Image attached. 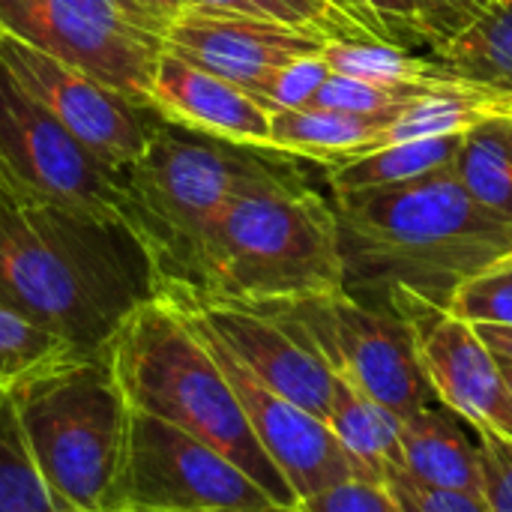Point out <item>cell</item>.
I'll return each mask as SVG.
<instances>
[{
	"label": "cell",
	"instance_id": "83f0119b",
	"mask_svg": "<svg viewBox=\"0 0 512 512\" xmlns=\"http://www.w3.org/2000/svg\"><path fill=\"white\" fill-rule=\"evenodd\" d=\"M447 312L468 324L512 327V261L465 282L447 303Z\"/></svg>",
	"mask_w": 512,
	"mask_h": 512
},
{
	"label": "cell",
	"instance_id": "f1b7e54d",
	"mask_svg": "<svg viewBox=\"0 0 512 512\" xmlns=\"http://www.w3.org/2000/svg\"><path fill=\"white\" fill-rule=\"evenodd\" d=\"M330 78V66L321 54H309L300 57L294 63H288L285 69H279L273 75V81L267 84L261 102L270 111H294V108H309L315 93L324 87V81Z\"/></svg>",
	"mask_w": 512,
	"mask_h": 512
},
{
	"label": "cell",
	"instance_id": "d590c367",
	"mask_svg": "<svg viewBox=\"0 0 512 512\" xmlns=\"http://www.w3.org/2000/svg\"><path fill=\"white\" fill-rule=\"evenodd\" d=\"M135 3H141L150 15H156V18L168 27V21H171L177 12H183L189 3H195V0H135Z\"/></svg>",
	"mask_w": 512,
	"mask_h": 512
},
{
	"label": "cell",
	"instance_id": "836d02e7",
	"mask_svg": "<svg viewBox=\"0 0 512 512\" xmlns=\"http://www.w3.org/2000/svg\"><path fill=\"white\" fill-rule=\"evenodd\" d=\"M387 486H390V492L402 501L405 512H444L438 507L432 489L423 486V483H417L414 477H408L399 465L387 471Z\"/></svg>",
	"mask_w": 512,
	"mask_h": 512
},
{
	"label": "cell",
	"instance_id": "603a6c76",
	"mask_svg": "<svg viewBox=\"0 0 512 512\" xmlns=\"http://www.w3.org/2000/svg\"><path fill=\"white\" fill-rule=\"evenodd\" d=\"M453 171L486 213L512 225V117H495L468 129Z\"/></svg>",
	"mask_w": 512,
	"mask_h": 512
},
{
	"label": "cell",
	"instance_id": "ac0fdd59",
	"mask_svg": "<svg viewBox=\"0 0 512 512\" xmlns=\"http://www.w3.org/2000/svg\"><path fill=\"white\" fill-rule=\"evenodd\" d=\"M387 126L390 123L327 108H294L273 111L270 138L279 153L318 162L321 168H336L378 150Z\"/></svg>",
	"mask_w": 512,
	"mask_h": 512
},
{
	"label": "cell",
	"instance_id": "7c38bea8",
	"mask_svg": "<svg viewBox=\"0 0 512 512\" xmlns=\"http://www.w3.org/2000/svg\"><path fill=\"white\" fill-rule=\"evenodd\" d=\"M387 309L411 327L417 357L441 405L468 426L498 432L512 441V387L477 330L417 297H393Z\"/></svg>",
	"mask_w": 512,
	"mask_h": 512
},
{
	"label": "cell",
	"instance_id": "d4e9b609",
	"mask_svg": "<svg viewBox=\"0 0 512 512\" xmlns=\"http://www.w3.org/2000/svg\"><path fill=\"white\" fill-rule=\"evenodd\" d=\"M66 354L75 351L63 339L0 303V396Z\"/></svg>",
	"mask_w": 512,
	"mask_h": 512
},
{
	"label": "cell",
	"instance_id": "3957f363",
	"mask_svg": "<svg viewBox=\"0 0 512 512\" xmlns=\"http://www.w3.org/2000/svg\"><path fill=\"white\" fill-rule=\"evenodd\" d=\"M306 159L159 120L141 159L117 171L123 219L150 255L159 294L192 291L207 231L246 192L309 186Z\"/></svg>",
	"mask_w": 512,
	"mask_h": 512
},
{
	"label": "cell",
	"instance_id": "d6a6232c",
	"mask_svg": "<svg viewBox=\"0 0 512 512\" xmlns=\"http://www.w3.org/2000/svg\"><path fill=\"white\" fill-rule=\"evenodd\" d=\"M474 432L480 447L483 501L489 512H512V441L489 429Z\"/></svg>",
	"mask_w": 512,
	"mask_h": 512
},
{
	"label": "cell",
	"instance_id": "44dd1931",
	"mask_svg": "<svg viewBox=\"0 0 512 512\" xmlns=\"http://www.w3.org/2000/svg\"><path fill=\"white\" fill-rule=\"evenodd\" d=\"M459 144H462V135H441V138L390 144V147L372 150L354 162L324 168V180L330 186V195H351V192L399 186V183L426 177L432 171L450 168Z\"/></svg>",
	"mask_w": 512,
	"mask_h": 512
},
{
	"label": "cell",
	"instance_id": "9a60e30c",
	"mask_svg": "<svg viewBox=\"0 0 512 512\" xmlns=\"http://www.w3.org/2000/svg\"><path fill=\"white\" fill-rule=\"evenodd\" d=\"M171 300L189 321L216 336L261 384L297 402L309 414L327 420L339 378L327 360L294 330L270 315L195 294H159Z\"/></svg>",
	"mask_w": 512,
	"mask_h": 512
},
{
	"label": "cell",
	"instance_id": "484cf974",
	"mask_svg": "<svg viewBox=\"0 0 512 512\" xmlns=\"http://www.w3.org/2000/svg\"><path fill=\"white\" fill-rule=\"evenodd\" d=\"M426 93L429 90H384V87L330 72V78L315 93L309 108H327V111H342V114L369 117L381 123H396L405 114V108L423 99Z\"/></svg>",
	"mask_w": 512,
	"mask_h": 512
},
{
	"label": "cell",
	"instance_id": "4fadbf2b",
	"mask_svg": "<svg viewBox=\"0 0 512 512\" xmlns=\"http://www.w3.org/2000/svg\"><path fill=\"white\" fill-rule=\"evenodd\" d=\"M162 42L177 57L261 99L279 69L300 57L321 54L327 36L273 18L189 3L168 21Z\"/></svg>",
	"mask_w": 512,
	"mask_h": 512
},
{
	"label": "cell",
	"instance_id": "74e56055",
	"mask_svg": "<svg viewBox=\"0 0 512 512\" xmlns=\"http://www.w3.org/2000/svg\"><path fill=\"white\" fill-rule=\"evenodd\" d=\"M501 363V369H504V375H507V381H510V387H512V363L510 360H498Z\"/></svg>",
	"mask_w": 512,
	"mask_h": 512
},
{
	"label": "cell",
	"instance_id": "f35d334b",
	"mask_svg": "<svg viewBox=\"0 0 512 512\" xmlns=\"http://www.w3.org/2000/svg\"><path fill=\"white\" fill-rule=\"evenodd\" d=\"M9 204H12V201H9V198H6V195L0 192V210H3V207H9Z\"/></svg>",
	"mask_w": 512,
	"mask_h": 512
},
{
	"label": "cell",
	"instance_id": "4316f807",
	"mask_svg": "<svg viewBox=\"0 0 512 512\" xmlns=\"http://www.w3.org/2000/svg\"><path fill=\"white\" fill-rule=\"evenodd\" d=\"M195 3L285 21V24L321 33L327 39H375V36H369L363 27H357L351 18H345L339 9H333L324 0H195Z\"/></svg>",
	"mask_w": 512,
	"mask_h": 512
},
{
	"label": "cell",
	"instance_id": "5bb4252c",
	"mask_svg": "<svg viewBox=\"0 0 512 512\" xmlns=\"http://www.w3.org/2000/svg\"><path fill=\"white\" fill-rule=\"evenodd\" d=\"M189 324L213 351L216 363L222 366L225 378L231 381V387L243 405V414H246L258 444L264 447L270 462L279 468V474L288 480L297 501H306V498H312L336 483H345V480H369L363 474V468L342 450V444L333 438L330 426L321 417L309 414L297 402H291V399L279 396L276 390H270L267 384H261L216 336H210L195 321H189Z\"/></svg>",
	"mask_w": 512,
	"mask_h": 512
},
{
	"label": "cell",
	"instance_id": "52a82bcc",
	"mask_svg": "<svg viewBox=\"0 0 512 512\" xmlns=\"http://www.w3.org/2000/svg\"><path fill=\"white\" fill-rule=\"evenodd\" d=\"M306 339L333 369V375L369 399L387 405L399 417H411L438 405L414 333L387 306H372L348 291L276 300L249 306Z\"/></svg>",
	"mask_w": 512,
	"mask_h": 512
},
{
	"label": "cell",
	"instance_id": "7a4b0ae2",
	"mask_svg": "<svg viewBox=\"0 0 512 512\" xmlns=\"http://www.w3.org/2000/svg\"><path fill=\"white\" fill-rule=\"evenodd\" d=\"M330 201L339 219L345 291L372 306L417 297L447 309L465 282L512 261V225L468 195L453 165Z\"/></svg>",
	"mask_w": 512,
	"mask_h": 512
},
{
	"label": "cell",
	"instance_id": "f546056e",
	"mask_svg": "<svg viewBox=\"0 0 512 512\" xmlns=\"http://www.w3.org/2000/svg\"><path fill=\"white\" fill-rule=\"evenodd\" d=\"M300 512H405V507L387 483L345 480L300 501Z\"/></svg>",
	"mask_w": 512,
	"mask_h": 512
},
{
	"label": "cell",
	"instance_id": "4dcf8cb0",
	"mask_svg": "<svg viewBox=\"0 0 512 512\" xmlns=\"http://www.w3.org/2000/svg\"><path fill=\"white\" fill-rule=\"evenodd\" d=\"M366 21L369 33L381 42L393 45H426L423 30H420V15L414 0H351Z\"/></svg>",
	"mask_w": 512,
	"mask_h": 512
},
{
	"label": "cell",
	"instance_id": "8fae6325",
	"mask_svg": "<svg viewBox=\"0 0 512 512\" xmlns=\"http://www.w3.org/2000/svg\"><path fill=\"white\" fill-rule=\"evenodd\" d=\"M0 66L84 150L114 171L141 159L162 120L153 105L138 102L9 33L0 39Z\"/></svg>",
	"mask_w": 512,
	"mask_h": 512
},
{
	"label": "cell",
	"instance_id": "8992f818",
	"mask_svg": "<svg viewBox=\"0 0 512 512\" xmlns=\"http://www.w3.org/2000/svg\"><path fill=\"white\" fill-rule=\"evenodd\" d=\"M27 453L63 512H117L129 411L111 354H66L12 393Z\"/></svg>",
	"mask_w": 512,
	"mask_h": 512
},
{
	"label": "cell",
	"instance_id": "5b68a950",
	"mask_svg": "<svg viewBox=\"0 0 512 512\" xmlns=\"http://www.w3.org/2000/svg\"><path fill=\"white\" fill-rule=\"evenodd\" d=\"M345 291L333 201L312 186L258 189L231 201L204 237L192 291L240 306Z\"/></svg>",
	"mask_w": 512,
	"mask_h": 512
},
{
	"label": "cell",
	"instance_id": "30bf717a",
	"mask_svg": "<svg viewBox=\"0 0 512 512\" xmlns=\"http://www.w3.org/2000/svg\"><path fill=\"white\" fill-rule=\"evenodd\" d=\"M0 192L12 204H54L99 219H123L114 168L84 150L0 66Z\"/></svg>",
	"mask_w": 512,
	"mask_h": 512
},
{
	"label": "cell",
	"instance_id": "ba28073f",
	"mask_svg": "<svg viewBox=\"0 0 512 512\" xmlns=\"http://www.w3.org/2000/svg\"><path fill=\"white\" fill-rule=\"evenodd\" d=\"M3 33L150 105L165 24L135 0H0Z\"/></svg>",
	"mask_w": 512,
	"mask_h": 512
},
{
	"label": "cell",
	"instance_id": "ffe728a7",
	"mask_svg": "<svg viewBox=\"0 0 512 512\" xmlns=\"http://www.w3.org/2000/svg\"><path fill=\"white\" fill-rule=\"evenodd\" d=\"M450 81L512 99V0H495L453 42L432 51Z\"/></svg>",
	"mask_w": 512,
	"mask_h": 512
},
{
	"label": "cell",
	"instance_id": "e575fe53",
	"mask_svg": "<svg viewBox=\"0 0 512 512\" xmlns=\"http://www.w3.org/2000/svg\"><path fill=\"white\" fill-rule=\"evenodd\" d=\"M471 327L498 360L512 363V327H501V324H471Z\"/></svg>",
	"mask_w": 512,
	"mask_h": 512
},
{
	"label": "cell",
	"instance_id": "9c48e42d",
	"mask_svg": "<svg viewBox=\"0 0 512 512\" xmlns=\"http://www.w3.org/2000/svg\"><path fill=\"white\" fill-rule=\"evenodd\" d=\"M117 512H300L276 504L243 468L189 432L129 411Z\"/></svg>",
	"mask_w": 512,
	"mask_h": 512
},
{
	"label": "cell",
	"instance_id": "cb8c5ba5",
	"mask_svg": "<svg viewBox=\"0 0 512 512\" xmlns=\"http://www.w3.org/2000/svg\"><path fill=\"white\" fill-rule=\"evenodd\" d=\"M0 512H63L27 453L12 396H0Z\"/></svg>",
	"mask_w": 512,
	"mask_h": 512
},
{
	"label": "cell",
	"instance_id": "7402d4cb",
	"mask_svg": "<svg viewBox=\"0 0 512 512\" xmlns=\"http://www.w3.org/2000/svg\"><path fill=\"white\" fill-rule=\"evenodd\" d=\"M321 57L330 72L384 90H432L450 81L432 54H411L408 48L381 39H327Z\"/></svg>",
	"mask_w": 512,
	"mask_h": 512
},
{
	"label": "cell",
	"instance_id": "d6986e66",
	"mask_svg": "<svg viewBox=\"0 0 512 512\" xmlns=\"http://www.w3.org/2000/svg\"><path fill=\"white\" fill-rule=\"evenodd\" d=\"M324 423L369 480L387 483V471L402 465L405 417L354 390L351 384H336V396Z\"/></svg>",
	"mask_w": 512,
	"mask_h": 512
},
{
	"label": "cell",
	"instance_id": "2e32d148",
	"mask_svg": "<svg viewBox=\"0 0 512 512\" xmlns=\"http://www.w3.org/2000/svg\"><path fill=\"white\" fill-rule=\"evenodd\" d=\"M150 105L177 126L273 150V111L261 99L168 48H162L153 69Z\"/></svg>",
	"mask_w": 512,
	"mask_h": 512
},
{
	"label": "cell",
	"instance_id": "1f68e13d",
	"mask_svg": "<svg viewBox=\"0 0 512 512\" xmlns=\"http://www.w3.org/2000/svg\"><path fill=\"white\" fill-rule=\"evenodd\" d=\"M420 15L423 42L438 51L471 27L495 0H414Z\"/></svg>",
	"mask_w": 512,
	"mask_h": 512
},
{
	"label": "cell",
	"instance_id": "277c9868",
	"mask_svg": "<svg viewBox=\"0 0 512 512\" xmlns=\"http://www.w3.org/2000/svg\"><path fill=\"white\" fill-rule=\"evenodd\" d=\"M135 411L153 414L210 444L243 468L276 504L300 510L288 480L258 444L243 405L207 342L165 297L144 303L108 348Z\"/></svg>",
	"mask_w": 512,
	"mask_h": 512
},
{
	"label": "cell",
	"instance_id": "8d00e7d4",
	"mask_svg": "<svg viewBox=\"0 0 512 512\" xmlns=\"http://www.w3.org/2000/svg\"><path fill=\"white\" fill-rule=\"evenodd\" d=\"M324 3H330L333 9H339V12H342L345 18H351V21H354L357 27H363V30L369 33V27H366V21L360 18V12H357V6H354L351 0H324ZM369 36H372V33H369Z\"/></svg>",
	"mask_w": 512,
	"mask_h": 512
},
{
	"label": "cell",
	"instance_id": "6da1fadb",
	"mask_svg": "<svg viewBox=\"0 0 512 512\" xmlns=\"http://www.w3.org/2000/svg\"><path fill=\"white\" fill-rule=\"evenodd\" d=\"M153 297L150 255L126 222L54 204L0 210V303L75 354L108 351Z\"/></svg>",
	"mask_w": 512,
	"mask_h": 512
},
{
	"label": "cell",
	"instance_id": "e0dca14e",
	"mask_svg": "<svg viewBox=\"0 0 512 512\" xmlns=\"http://www.w3.org/2000/svg\"><path fill=\"white\" fill-rule=\"evenodd\" d=\"M399 468L429 489L483 498L477 432L441 402L405 417Z\"/></svg>",
	"mask_w": 512,
	"mask_h": 512
},
{
	"label": "cell",
	"instance_id": "ab89813d",
	"mask_svg": "<svg viewBox=\"0 0 512 512\" xmlns=\"http://www.w3.org/2000/svg\"><path fill=\"white\" fill-rule=\"evenodd\" d=\"M0 39H3V27H0Z\"/></svg>",
	"mask_w": 512,
	"mask_h": 512
}]
</instances>
